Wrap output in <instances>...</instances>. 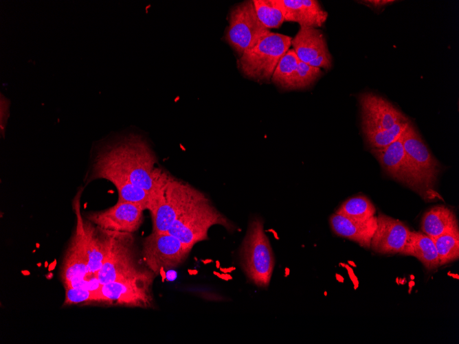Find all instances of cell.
<instances>
[{
  "label": "cell",
  "mask_w": 459,
  "mask_h": 344,
  "mask_svg": "<svg viewBox=\"0 0 459 344\" xmlns=\"http://www.w3.org/2000/svg\"><path fill=\"white\" fill-rule=\"evenodd\" d=\"M157 163L147 141L139 135H128L99 150L88 179L93 181L101 172H111L143 189L152 198L161 185L164 172L156 166Z\"/></svg>",
  "instance_id": "cell-1"
},
{
  "label": "cell",
  "mask_w": 459,
  "mask_h": 344,
  "mask_svg": "<svg viewBox=\"0 0 459 344\" xmlns=\"http://www.w3.org/2000/svg\"><path fill=\"white\" fill-rule=\"evenodd\" d=\"M205 196L200 190L164 170L161 185L152 198L148 210L152 232H168L182 214Z\"/></svg>",
  "instance_id": "cell-2"
},
{
  "label": "cell",
  "mask_w": 459,
  "mask_h": 344,
  "mask_svg": "<svg viewBox=\"0 0 459 344\" xmlns=\"http://www.w3.org/2000/svg\"><path fill=\"white\" fill-rule=\"evenodd\" d=\"M263 224L260 217L251 218L240 246V257L241 266L249 281L266 288L271 281L275 260Z\"/></svg>",
  "instance_id": "cell-3"
},
{
  "label": "cell",
  "mask_w": 459,
  "mask_h": 344,
  "mask_svg": "<svg viewBox=\"0 0 459 344\" xmlns=\"http://www.w3.org/2000/svg\"><path fill=\"white\" fill-rule=\"evenodd\" d=\"M221 225L228 231L236 229V225L221 213L205 196L190 207L168 231L192 250L198 242L208 239L209 229Z\"/></svg>",
  "instance_id": "cell-4"
},
{
  "label": "cell",
  "mask_w": 459,
  "mask_h": 344,
  "mask_svg": "<svg viewBox=\"0 0 459 344\" xmlns=\"http://www.w3.org/2000/svg\"><path fill=\"white\" fill-rule=\"evenodd\" d=\"M292 38L269 32L237 60L243 76L257 82L269 81L280 59L289 49Z\"/></svg>",
  "instance_id": "cell-5"
},
{
  "label": "cell",
  "mask_w": 459,
  "mask_h": 344,
  "mask_svg": "<svg viewBox=\"0 0 459 344\" xmlns=\"http://www.w3.org/2000/svg\"><path fill=\"white\" fill-rule=\"evenodd\" d=\"M153 273L142 271L128 278L101 284L98 303L148 308L153 306Z\"/></svg>",
  "instance_id": "cell-6"
},
{
  "label": "cell",
  "mask_w": 459,
  "mask_h": 344,
  "mask_svg": "<svg viewBox=\"0 0 459 344\" xmlns=\"http://www.w3.org/2000/svg\"><path fill=\"white\" fill-rule=\"evenodd\" d=\"M269 32L259 21L253 1H245L231 9L225 40L240 56Z\"/></svg>",
  "instance_id": "cell-7"
},
{
  "label": "cell",
  "mask_w": 459,
  "mask_h": 344,
  "mask_svg": "<svg viewBox=\"0 0 459 344\" xmlns=\"http://www.w3.org/2000/svg\"><path fill=\"white\" fill-rule=\"evenodd\" d=\"M142 270L137 264L132 233L114 231L109 252L96 277L100 284L133 277Z\"/></svg>",
  "instance_id": "cell-8"
},
{
  "label": "cell",
  "mask_w": 459,
  "mask_h": 344,
  "mask_svg": "<svg viewBox=\"0 0 459 344\" xmlns=\"http://www.w3.org/2000/svg\"><path fill=\"white\" fill-rule=\"evenodd\" d=\"M179 240L170 233L151 232L142 244L143 260L154 274L175 268L181 264L190 254Z\"/></svg>",
  "instance_id": "cell-9"
},
{
  "label": "cell",
  "mask_w": 459,
  "mask_h": 344,
  "mask_svg": "<svg viewBox=\"0 0 459 344\" xmlns=\"http://www.w3.org/2000/svg\"><path fill=\"white\" fill-rule=\"evenodd\" d=\"M79 190L73 200V208L76 216L74 233L65 253L61 278L65 287H85V278L90 276L88 271L87 257L85 249L83 218L81 216Z\"/></svg>",
  "instance_id": "cell-10"
},
{
  "label": "cell",
  "mask_w": 459,
  "mask_h": 344,
  "mask_svg": "<svg viewBox=\"0 0 459 344\" xmlns=\"http://www.w3.org/2000/svg\"><path fill=\"white\" fill-rule=\"evenodd\" d=\"M403 146L416 176L430 198H434V186L440 171V165L411 122L403 133Z\"/></svg>",
  "instance_id": "cell-11"
},
{
  "label": "cell",
  "mask_w": 459,
  "mask_h": 344,
  "mask_svg": "<svg viewBox=\"0 0 459 344\" xmlns=\"http://www.w3.org/2000/svg\"><path fill=\"white\" fill-rule=\"evenodd\" d=\"M371 152L390 177L414 190L425 199L430 198L407 158L403 146V134L385 147L371 149Z\"/></svg>",
  "instance_id": "cell-12"
},
{
  "label": "cell",
  "mask_w": 459,
  "mask_h": 344,
  "mask_svg": "<svg viewBox=\"0 0 459 344\" xmlns=\"http://www.w3.org/2000/svg\"><path fill=\"white\" fill-rule=\"evenodd\" d=\"M363 134L386 130L407 117L389 101L370 92L359 97Z\"/></svg>",
  "instance_id": "cell-13"
},
{
  "label": "cell",
  "mask_w": 459,
  "mask_h": 344,
  "mask_svg": "<svg viewBox=\"0 0 459 344\" xmlns=\"http://www.w3.org/2000/svg\"><path fill=\"white\" fill-rule=\"evenodd\" d=\"M144 211L136 204L117 201L108 209L89 212L85 218L107 230L133 233L142 224Z\"/></svg>",
  "instance_id": "cell-14"
},
{
  "label": "cell",
  "mask_w": 459,
  "mask_h": 344,
  "mask_svg": "<svg viewBox=\"0 0 459 344\" xmlns=\"http://www.w3.org/2000/svg\"><path fill=\"white\" fill-rule=\"evenodd\" d=\"M377 225L371 240V249L378 253H401L411 231L401 221L379 214Z\"/></svg>",
  "instance_id": "cell-15"
},
{
  "label": "cell",
  "mask_w": 459,
  "mask_h": 344,
  "mask_svg": "<svg viewBox=\"0 0 459 344\" xmlns=\"http://www.w3.org/2000/svg\"><path fill=\"white\" fill-rule=\"evenodd\" d=\"M83 228L89 274L96 276L109 252L114 231L101 228L86 218Z\"/></svg>",
  "instance_id": "cell-16"
},
{
  "label": "cell",
  "mask_w": 459,
  "mask_h": 344,
  "mask_svg": "<svg viewBox=\"0 0 459 344\" xmlns=\"http://www.w3.org/2000/svg\"><path fill=\"white\" fill-rule=\"evenodd\" d=\"M282 11L285 21H293L300 27L317 28L325 23L328 13L315 0H273Z\"/></svg>",
  "instance_id": "cell-17"
},
{
  "label": "cell",
  "mask_w": 459,
  "mask_h": 344,
  "mask_svg": "<svg viewBox=\"0 0 459 344\" xmlns=\"http://www.w3.org/2000/svg\"><path fill=\"white\" fill-rule=\"evenodd\" d=\"M329 221L336 235L352 240L365 248H370L371 240L377 225V217L360 221L335 212L331 216Z\"/></svg>",
  "instance_id": "cell-18"
},
{
  "label": "cell",
  "mask_w": 459,
  "mask_h": 344,
  "mask_svg": "<svg viewBox=\"0 0 459 344\" xmlns=\"http://www.w3.org/2000/svg\"><path fill=\"white\" fill-rule=\"evenodd\" d=\"M291 45L298 59L306 63L329 52L324 35L315 27H300Z\"/></svg>",
  "instance_id": "cell-19"
},
{
  "label": "cell",
  "mask_w": 459,
  "mask_h": 344,
  "mask_svg": "<svg viewBox=\"0 0 459 344\" xmlns=\"http://www.w3.org/2000/svg\"><path fill=\"white\" fill-rule=\"evenodd\" d=\"M400 254L415 257L428 270H433L439 266V260L434 239L422 232L411 231Z\"/></svg>",
  "instance_id": "cell-20"
},
{
  "label": "cell",
  "mask_w": 459,
  "mask_h": 344,
  "mask_svg": "<svg viewBox=\"0 0 459 344\" xmlns=\"http://www.w3.org/2000/svg\"><path fill=\"white\" fill-rule=\"evenodd\" d=\"M421 229L432 239L447 232L458 230V220L454 211L445 206H436L423 215Z\"/></svg>",
  "instance_id": "cell-21"
},
{
  "label": "cell",
  "mask_w": 459,
  "mask_h": 344,
  "mask_svg": "<svg viewBox=\"0 0 459 344\" xmlns=\"http://www.w3.org/2000/svg\"><path fill=\"white\" fill-rule=\"evenodd\" d=\"M98 179H106L114 185L118 194V202L132 203L144 210H149L152 200L150 195L128 179L108 172L97 174L93 180Z\"/></svg>",
  "instance_id": "cell-22"
},
{
  "label": "cell",
  "mask_w": 459,
  "mask_h": 344,
  "mask_svg": "<svg viewBox=\"0 0 459 344\" xmlns=\"http://www.w3.org/2000/svg\"><path fill=\"white\" fill-rule=\"evenodd\" d=\"M299 59L293 49H289L278 63L272 82L283 90H293Z\"/></svg>",
  "instance_id": "cell-23"
},
{
  "label": "cell",
  "mask_w": 459,
  "mask_h": 344,
  "mask_svg": "<svg viewBox=\"0 0 459 344\" xmlns=\"http://www.w3.org/2000/svg\"><path fill=\"white\" fill-rule=\"evenodd\" d=\"M376 209L371 201L364 196H356L344 201L336 213L350 219L364 221L374 216Z\"/></svg>",
  "instance_id": "cell-24"
},
{
  "label": "cell",
  "mask_w": 459,
  "mask_h": 344,
  "mask_svg": "<svg viewBox=\"0 0 459 344\" xmlns=\"http://www.w3.org/2000/svg\"><path fill=\"white\" fill-rule=\"evenodd\" d=\"M439 266L457 260L459 257V230L447 232L434 239Z\"/></svg>",
  "instance_id": "cell-25"
},
{
  "label": "cell",
  "mask_w": 459,
  "mask_h": 344,
  "mask_svg": "<svg viewBox=\"0 0 459 344\" xmlns=\"http://www.w3.org/2000/svg\"><path fill=\"white\" fill-rule=\"evenodd\" d=\"M259 21L268 30L278 28L284 21L282 11L273 0H253Z\"/></svg>",
  "instance_id": "cell-26"
},
{
  "label": "cell",
  "mask_w": 459,
  "mask_h": 344,
  "mask_svg": "<svg viewBox=\"0 0 459 344\" xmlns=\"http://www.w3.org/2000/svg\"><path fill=\"white\" fill-rule=\"evenodd\" d=\"M410 122L409 119L399 122L389 129L363 134L368 146L373 149L390 145L403 133Z\"/></svg>",
  "instance_id": "cell-27"
},
{
  "label": "cell",
  "mask_w": 459,
  "mask_h": 344,
  "mask_svg": "<svg viewBox=\"0 0 459 344\" xmlns=\"http://www.w3.org/2000/svg\"><path fill=\"white\" fill-rule=\"evenodd\" d=\"M98 288L89 289L85 287H65V297L63 305L98 303Z\"/></svg>",
  "instance_id": "cell-28"
},
{
  "label": "cell",
  "mask_w": 459,
  "mask_h": 344,
  "mask_svg": "<svg viewBox=\"0 0 459 344\" xmlns=\"http://www.w3.org/2000/svg\"><path fill=\"white\" fill-rule=\"evenodd\" d=\"M322 74L320 68L299 60L293 90L304 89L311 85Z\"/></svg>",
  "instance_id": "cell-29"
},
{
  "label": "cell",
  "mask_w": 459,
  "mask_h": 344,
  "mask_svg": "<svg viewBox=\"0 0 459 344\" xmlns=\"http://www.w3.org/2000/svg\"><path fill=\"white\" fill-rule=\"evenodd\" d=\"M1 134L3 137L5 135V125L10 115V101L3 94H1Z\"/></svg>",
  "instance_id": "cell-30"
},
{
  "label": "cell",
  "mask_w": 459,
  "mask_h": 344,
  "mask_svg": "<svg viewBox=\"0 0 459 344\" xmlns=\"http://www.w3.org/2000/svg\"><path fill=\"white\" fill-rule=\"evenodd\" d=\"M308 64L320 69L323 68L324 69H329L332 67V56L330 52L324 54L319 56Z\"/></svg>",
  "instance_id": "cell-31"
},
{
  "label": "cell",
  "mask_w": 459,
  "mask_h": 344,
  "mask_svg": "<svg viewBox=\"0 0 459 344\" xmlns=\"http://www.w3.org/2000/svg\"><path fill=\"white\" fill-rule=\"evenodd\" d=\"M363 1L366 2L367 4H369L374 8L383 7L385 5L394 2V1H390V0H372V1Z\"/></svg>",
  "instance_id": "cell-32"
}]
</instances>
